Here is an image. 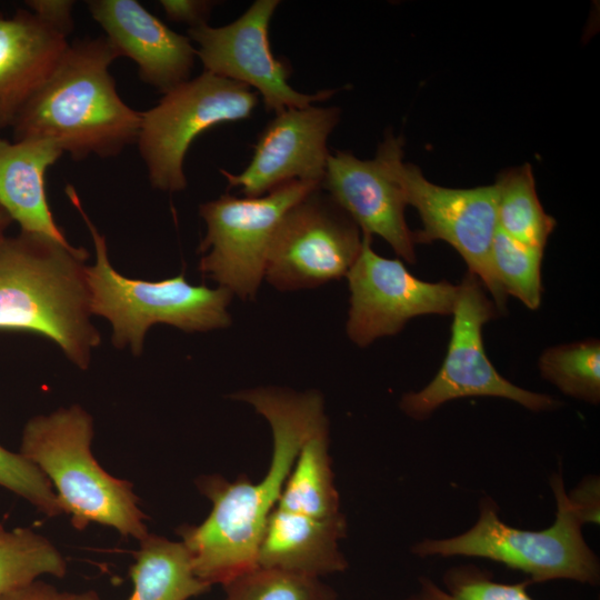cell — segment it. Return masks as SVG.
Returning a JSON list of instances; mask_svg holds the SVG:
<instances>
[{"instance_id": "7c38bea8", "label": "cell", "mask_w": 600, "mask_h": 600, "mask_svg": "<svg viewBox=\"0 0 600 600\" xmlns=\"http://www.w3.org/2000/svg\"><path fill=\"white\" fill-rule=\"evenodd\" d=\"M371 236L362 233L361 249L347 274L350 309L347 334L359 347L399 333L406 323L423 314H452L458 284L416 278L399 259L379 256Z\"/></svg>"}, {"instance_id": "9c48e42d", "label": "cell", "mask_w": 600, "mask_h": 600, "mask_svg": "<svg viewBox=\"0 0 600 600\" xmlns=\"http://www.w3.org/2000/svg\"><path fill=\"white\" fill-rule=\"evenodd\" d=\"M258 102L251 88L208 71L164 93L141 112L136 142L152 187L182 191L187 187L183 162L193 140L217 124L249 118Z\"/></svg>"}, {"instance_id": "ba28073f", "label": "cell", "mask_w": 600, "mask_h": 600, "mask_svg": "<svg viewBox=\"0 0 600 600\" xmlns=\"http://www.w3.org/2000/svg\"><path fill=\"white\" fill-rule=\"evenodd\" d=\"M318 188L319 183L294 180L261 197L223 194L202 203L199 212L207 233L199 246L204 253L200 272L241 300L254 299L283 217Z\"/></svg>"}, {"instance_id": "7a4b0ae2", "label": "cell", "mask_w": 600, "mask_h": 600, "mask_svg": "<svg viewBox=\"0 0 600 600\" xmlns=\"http://www.w3.org/2000/svg\"><path fill=\"white\" fill-rule=\"evenodd\" d=\"M119 57L106 37L69 43L12 123L16 140H52L73 160L116 157L136 143L141 112L124 103L109 72Z\"/></svg>"}, {"instance_id": "603a6c76", "label": "cell", "mask_w": 600, "mask_h": 600, "mask_svg": "<svg viewBox=\"0 0 600 600\" xmlns=\"http://www.w3.org/2000/svg\"><path fill=\"white\" fill-rule=\"evenodd\" d=\"M67 563L46 537L29 528L0 523V597L44 574L62 578Z\"/></svg>"}, {"instance_id": "52a82bcc", "label": "cell", "mask_w": 600, "mask_h": 600, "mask_svg": "<svg viewBox=\"0 0 600 600\" xmlns=\"http://www.w3.org/2000/svg\"><path fill=\"white\" fill-rule=\"evenodd\" d=\"M401 137L389 133L377 156L399 186L407 206H412L422 222L414 231L416 243L442 240L454 248L481 284L491 293L499 311L506 313L507 294L491 263V247L498 229L497 187L453 189L427 180L421 170L402 161Z\"/></svg>"}, {"instance_id": "1f68e13d", "label": "cell", "mask_w": 600, "mask_h": 600, "mask_svg": "<svg viewBox=\"0 0 600 600\" xmlns=\"http://www.w3.org/2000/svg\"><path fill=\"white\" fill-rule=\"evenodd\" d=\"M216 2L207 0H161L160 4L166 16L189 28L206 24Z\"/></svg>"}, {"instance_id": "4fadbf2b", "label": "cell", "mask_w": 600, "mask_h": 600, "mask_svg": "<svg viewBox=\"0 0 600 600\" xmlns=\"http://www.w3.org/2000/svg\"><path fill=\"white\" fill-rule=\"evenodd\" d=\"M278 0H257L233 22L223 27L208 23L189 28V39L198 44L197 57L204 71L242 83L262 97L276 114L324 101L336 90L302 93L288 82L290 68L276 58L269 42V23Z\"/></svg>"}, {"instance_id": "6da1fadb", "label": "cell", "mask_w": 600, "mask_h": 600, "mask_svg": "<svg viewBox=\"0 0 600 600\" xmlns=\"http://www.w3.org/2000/svg\"><path fill=\"white\" fill-rule=\"evenodd\" d=\"M233 398L251 404L272 431V457L257 482L219 476L198 480L199 490L212 502L198 526L178 530L196 574L209 584H227L258 566V551L268 519L306 440L328 427L323 399L317 391L303 393L281 388H256Z\"/></svg>"}, {"instance_id": "ffe728a7", "label": "cell", "mask_w": 600, "mask_h": 600, "mask_svg": "<svg viewBox=\"0 0 600 600\" xmlns=\"http://www.w3.org/2000/svg\"><path fill=\"white\" fill-rule=\"evenodd\" d=\"M139 542L129 570L133 590L128 600H188L210 588L196 574L181 541L148 533Z\"/></svg>"}, {"instance_id": "30bf717a", "label": "cell", "mask_w": 600, "mask_h": 600, "mask_svg": "<svg viewBox=\"0 0 600 600\" xmlns=\"http://www.w3.org/2000/svg\"><path fill=\"white\" fill-rule=\"evenodd\" d=\"M458 287L442 366L424 388L401 397L402 412L414 420H426L442 404L469 397L502 398L534 412L559 408L561 402L552 396L518 387L496 370L484 351L482 328L498 317V310L473 273L468 271Z\"/></svg>"}, {"instance_id": "d6a6232c", "label": "cell", "mask_w": 600, "mask_h": 600, "mask_svg": "<svg viewBox=\"0 0 600 600\" xmlns=\"http://www.w3.org/2000/svg\"><path fill=\"white\" fill-rule=\"evenodd\" d=\"M9 216L0 208V230L4 227L8 221Z\"/></svg>"}, {"instance_id": "ac0fdd59", "label": "cell", "mask_w": 600, "mask_h": 600, "mask_svg": "<svg viewBox=\"0 0 600 600\" xmlns=\"http://www.w3.org/2000/svg\"><path fill=\"white\" fill-rule=\"evenodd\" d=\"M63 151L52 140L0 138V208L23 233L69 244L48 204L44 174Z\"/></svg>"}, {"instance_id": "484cf974", "label": "cell", "mask_w": 600, "mask_h": 600, "mask_svg": "<svg viewBox=\"0 0 600 600\" xmlns=\"http://www.w3.org/2000/svg\"><path fill=\"white\" fill-rule=\"evenodd\" d=\"M223 600H338L319 578L257 566L223 586Z\"/></svg>"}, {"instance_id": "cb8c5ba5", "label": "cell", "mask_w": 600, "mask_h": 600, "mask_svg": "<svg viewBox=\"0 0 600 600\" xmlns=\"http://www.w3.org/2000/svg\"><path fill=\"white\" fill-rule=\"evenodd\" d=\"M541 377L563 394L588 402H600L599 340L558 344L544 350L539 358Z\"/></svg>"}, {"instance_id": "277c9868", "label": "cell", "mask_w": 600, "mask_h": 600, "mask_svg": "<svg viewBox=\"0 0 600 600\" xmlns=\"http://www.w3.org/2000/svg\"><path fill=\"white\" fill-rule=\"evenodd\" d=\"M93 422L79 406L32 418L24 427L20 453L50 481L72 526L113 528L123 537L142 540L147 516L128 480L108 473L91 452Z\"/></svg>"}, {"instance_id": "4316f807", "label": "cell", "mask_w": 600, "mask_h": 600, "mask_svg": "<svg viewBox=\"0 0 600 600\" xmlns=\"http://www.w3.org/2000/svg\"><path fill=\"white\" fill-rule=\"evenodd\" d=\"M542 259V249L524 246L497 229L491 247L493 271L506 294L516 297L530 310L541 303Z\"/></svg>"}, {"instance_id": "9a60e30c", "label": "cell", "mask_w": 600, "mask_h": 600, "mask_svg": "<svg viewBox=\"0 0 600 600\" xmlns=\"http://www.w3.org/2000/svg\"><path fill=\"white\" fill-rule=\"evenodd\" d=\"M320 187L362 233L381 237L403 260L416 263L414 233L404 219V197L377 154L372 160L344 151L329 154Z\"/></svg>"}, {"instance_id": "2e32d148", "label": "cell", "mask_w": 600, "mask_h": 600, "mask_svg": "<svg viewBox=\"0 0 600 600\" xmlns=\"http://www.w3.org/2000/svg\"><path fill=\"white\" fill-rule=\"evenodd\" d=\"M92 18L120 57L138 67L140 79L163 94L190 79L197 57L188 37L171 30L136 0H91Z\"/></svg>"}, {"instance_id": "d4e9b609", "label": "cell", "mask_w": 600, "mask_h": 600, "mask_svg": "<svg viewBox=\"0 0 600 600\" xmlns=\"http://www.w3.org/2000/svg\"><path fill=\"white\" fill-rule=\"evenodd\" d=\"M418 589L403 600H534L529 593L531 580L507 583L474 563L447 569L441 583L428 576L418 578Z\"/></svg>"}, {"instance_id": "8992f818", "label": "cell", "mask_w": 600, "mask_h": 600, "mask_svg": "<svg viewBox=\"0 0 600 600\" xmlns=\"http://www.w3.org/2000/svg\"><path fill=\"white\" fill-rule=\"evenodd\" d=\"M66 193L88 226L96 248V263L84 268L90 312L111 323L116 346H129L139 354L146 332L154 323L187 332L230 326L228 307L233 294L226 288L190 284L183 273L152 282L117 272L109 262L106 239L84 212L77 191L69 184Z\"/></svg>"}, {"instance_id": "5b68a950", "label": "cell", "mask_w": 600, "mask_h": 600, "mask_svg": "<svg viewBox=\"0 0 600 600\" xmlns=\"http://www.w3.org/2000/svg\"><path fill=\"white\" fill-rule=\"evenodd\" d=\"M550 487L556 517L544 529L506 523L494 499L482 496L472 527L453 537L417 541L411 553L421 559L481 558L519 570L532 583L569 580L596 587L600 582V560L583 538V524L569 502L561 469L551 476Z\"/></svg>"}, {"instance_id": "4dcf8cb0", "label": "cell", "mask_w": 600, "mask_h": 600, "mask_svg": "<svg viewBox=\"0 0 600 600\" xmlns=\"http://www.w3.org/2000/svg\"><path fill=\"white\" fill-rule=\"evenodd\" d=\"M0 600H100V598L93 590L60 591L47 582L36 580L1 596Z\"/></svg>"}, {"instance_id": "7402d4cb", "label": "cell", "mask_w": 600, "mask_h": 600, "mask_svg": "<svg viewBox=\"0 0 600 600\" xmlns=\"http://www.w3.org/2000/svg\"><path fill=\"white\" fill-rule=\"evenodd\" d=\"M494 184L498 228L524 246L543 250L556 220L540 203L531 166L526 163L500 172Z\"/></svg>"}, {"instance_id": "f1b7e54d", "label": "cell", "mask_w": 600, "mask_h": 600, "mask_svg": "<svg viewBox=\"0 0 600 600\" xmlns=\"http://www.w3.org/2000/svg\"><path fill=\"white\" fill-rule=\"evenodd\" d=\"M567 496L582 524H599L600 479L598 476L584 477L577 487L567 492Z\"/></svg>"}, {"instance_id": "f546056e", "label": "cell", "mask_w": 600, "mask_h": 600, "mask_svg": "<svg viewBox=\"0 0 600 600\" xmlns=\"http://www.w3.org/2000/svg\"><path fill=\"white\" fill-rule=\"evenodd\" d=\"M30 12L52 30L67 37L73 29L71 0L27 1Z\"/></svg>"}, {"instance_id": "44dd1931", "label": "cell", "mask_w": 600, "mask_h": 600, "mask_svg": "<svg viewBox=\"0 0 600 600\" xmlns=\"http://www.w3.org/2000/svg\"><path fill=\"white\" fill-rule=\"evenodd\" d=\"M276 507L324 521L346 520L331 468L328 427L301 447Z\"/></svg>"}, {"instance_id": "8fae6325", "label": "cell", "mask_w": 600, "mask_h": 600, "mask_svg": "<svg viewBox=\"0 0 600 600\" xmlns=\"http://www.w3.org/2000/svg\"><path fill=\"white\" fill-rule=\"evenodd\" d=\"M359 227L321 187L283 217L268 256L264 279L294 291L347 277L361 249Z\"/></svg>"}, {"instance_id": "e0dca14e", "label": "cell", "mask_w": 600, "mask_h": 600, "mask_svg": "<svg viewBox=\"0 0 600 600\" xmlns=\"http://www.w3.org/2000/svg\"><path fill=\"white\" fill-rule=\"evenodd\" d=\"M68 47L67 37L30 11L0 18V128L12 126L52 74Z\"/></svg>"}, {"instance_id": "83f0119b", "label": "cell", "mask_w": 600, "mask_h": 600, "mask_svg": "<svg viewBox=\"0 0 600 600\" xmlns=\"http://www.w3.org/2000/svg\"><path fill=\"white\" fill-rule=\"evenodd\" d=\"M0 487L26 499L48 517L64 514L43 472L20 452H12L2 446H0Z\"/></svg>"}, {"instance_id": "5bb4252c", "label": "cell", "mask_w": 600, "mask_h": 600, "mask_svg": "<svg viewBox=\"0 0 600 600\" xmlns=\"http://www.w3.org/2000/svg\"><path fill=\"white\" fill-rule=\"evenodd\" d=\"M339 119L337 107L311 104L284 110L263 129L243 171L220 172L230 188H240L249 198L261 197L294 180L321 186L330 154L328 137Z\"/></svg>"}, {"instance_id": "3957f363", "label": "cell", "mask_w": 600, "mask_h": 600, "mask_svg": "<svg viewBox=\"0 0 600 600\" xmlns=\"http://www.w3.org/2000/svg\"><path fill=\"white\" fill-rule=\"evenodd\" d=\"M82 248L42 237L0 239V329L36 332L86 368L99 333L89 321Z\"/></svg>"}, {"instance_id": "d6986e66", "label": "cell", "mask_w": 600, "mask_h": 600, "mask_svg": "<svg viewBox=\"0 0 600 600\" xmlns=\"http://www.w3.org/2000/svg\"><path fill=\"white\" fill-rule=\"evenodd\" d=\"M346 531V520L324 521L274 507L261 538L258 566L317 578L344 571L348 563L339 543Z\"/></svg>"}]
</instances>
